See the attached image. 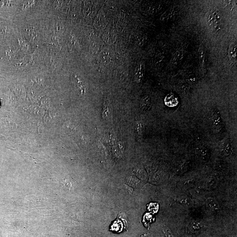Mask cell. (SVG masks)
I'll return each instance as SVG.
<instances>
[{"instance_id": "7a4b0ae2", "label": "cell", "mask_w": 237, "mask_h": 237, "mask_svg": "<svg viewBox=\"0 0 237 237\" xmlns=\"http://www.w3.org/2000/svg\"><path fill=\"white\" fill-rule=\"evenodd\" d=\"M145 65L143 62H140L136 67L134 72V77L137 83H141L144 78L145 73Z\"/></svg>"}, {"instance_id": "4fadbf2b", "label": "cell", "mask_w": 237, "mask_h": 237, "mask_svg": "<svg viewBox=\"0 0 237 237\" xmlns=\"http://www.w3.org/2000/svg\"><path fill=\"white\" fill-rule=\"evenodd\" d=\"M201 228V226L200 223L196 222H194L192 224H191L190 226V230L192 231H196Z\"/></svg>"}, {"instance_id": "7c38bea8", "label": "cell", "mask_w": 237, "mask_h": 237, "mask_svg": "<svg viewBox=\"0 0 237 237\" xmlns=\"http://www.w3.org/2000/svg\"><path fill=\"white\" fill-rule=\"evenodd\" d=\"M135 130L137 135L139 137L142 136L143 132V126L141 122H138L135 125Z\"/></svg>"}, {"instance_id": "9c48e42d", "label": "cell", "mask_w": 237, "mask_h": 237, "mask_svg": "<svg viewBox=\"0 0 237 237\" xmlns=\"http://www.w3.org/2000/svg\"><path fill=\"white\" fill-rule=\"evenodd\" d=\"M101 115L104 120H106L109 115V101L106 99H105L103 102Z\"/></svg>"}, {"instance_id": "5b68a950", "label": "cell", "mask_w": 237, "mask_h": 237, "mask_svg": "<svg viewBox=\"0 0 237 237\" xmlns=\"http://www.w3.org/2000/svg\"><path fill=\"white\" fill-rule=\"evenodd\" d=\"M212 121L214 126L216 128H218L221 126L222 119L218 111L217 110H214L212 112Z\"/></svg>"}, {"instance_id": "8fae6325", "label": "cell", "mask_w": 237, "mask_h": 237, "mask_svg": "<svg viewBox=\"0 0 237 237\" xmlns=\"http://www.w3.org/2000/svg\"><path fill=\"white\" fill-rule=\"evenodd\" d=\"M224 151L226 155H230L232 152V144L230 142H228L225 143L224 146Z\"/></svg>"}, {"instance_id": "9a60e30c", "label": "cell", "mask_w": 237, "mask_h": 237, "mask_svg": "<svg viewBox=\"0 0 237 237\" xmlns=\"http://www.w3.org/2000/svg\"><path fill=\"white\" fill-rule=\"evenodd\" d=\"M140 237H149L147 234H144V235H142Z\"/></svg>"}, {"instance_id": "ba28073f", "label": "cell", "mask_w": 237, "mask_h": 237, "mask_svg": "<svg viewBox=\"0 0 237 237\" xmlns=\"http://www.w3.org/2000/svg\"><path fill=\"white\" fill-rule=\"evenodd\" d=\"M183 52L182 50H179L174 54L171 59V62L173 64L177 65L182 61L183 58Z\"/></svg>"}, {"instance_id": "3957f363", "label": "cell", "mask_w": 237, "mask_h": 237, "mask_svg": "<svg viewBox=\"0 0 237 237\" xmlns=\"http://www.w3.org/2000/svg\"><path fill=\"white\" fill-rule=\"evenodd\" d=\"M237 43L235 41H232L230 43L228 50V54L229 59L232 62L237 61Z\"/></svg>"}, {"instance_id": "5bb4252c", "label": "cell", "mask_w": 237, "mask_h": 237, "mask_svg": "<svg viewBox=\"0 0 237 237\" xmlns=\"http://www.w3.org/2000/svg\"><path fill=\"white\" fill-rule=\"evenodd\" d=\"M163 232L166 237H174L171 230L168 228H166L163 229Z\"/></svg>"}, {"instance_id": "277c9868", "label": "cell", "mask_w": 237, "mask_h": 237, "mask_svg": "<svg viewBox=\"0 0 237 237\" xmlns=\"http://www.w3.org/2000/svg\"><path fill=\"white\" fill-rule=\"evenodd\" d=\"M152 106V100L149 95L143 97L140 101V106L141 110L144 111H148Z\"/></svg>"}, {"instance_id": "30bf717a", "label": "cell", "mask_w": 237, "mask_h": 237, "mask_svg": "<svg viewBox=\"0 0 237 237\" xmlns=\"http://www.w3.org/2000/svg\"><path fill=\"white\" fill-rule=\"evenodd\" d=\"M199 57L200 64L202 65H205L206 63V53L203 46H201L199 48Z\"/></svg>"}, {"instance_id": "8992f818", "label": "cell", "mask_w": 237, "mask_h": 237, "mask_svg": "<svg viewBox=\"0 0 237 237\" xmlns=\"http://www.w3.org/2000/svg\"><path fill=\"white\" fill-rule=\"evenodd\" d=\"M197 154L203 160H207L210 156V152L207 148L204 146H200L196 149Z\"/></svg>"}, {"instance_id": "52a82bcc", "label": "cell", "mask_w": 237, "mask_h": 237, "mask_svg": "<svg viewBox=\"0 0 237 237\" xmlns=\"http://www.w3.org/2000/svg\"><path fill=\"white\" fill-rule=\"evenodd\" d=\"M206 204L208 208L212 211L218 210L219 209L218 202L215 199L209 198L206 200Z\"/></svg>"}, {"instance_id": "6da1fadb", "label": "cell", "mask_w": 237, "mask_h": 237, "mask_svg": "<svg viewBox=\"0 0 237 237\" xmlns=\"http://www.w3.org/2000/svg\"><path fill=\"white\" fill-rule=\"evenodd\" d=\"M209 26L213 29L218 31L221 29V16L218 12L213 11L209 13L208 16Z\"/></svg>"}]
</instances>
